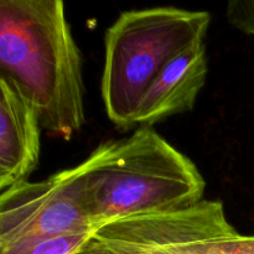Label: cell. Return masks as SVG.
I'll return each instance as SVG.
<instances>
[{
  "mask_svg": "<svg viewBox=\"0 0 254 254\" xmlns=\"http://www.w3.org/2000/svg\"><path fill=\"white\" fill-rule=\"evenodd\" d=\"M84 230L98 228L87 210L79 165L42 181L25 180L1 191L0 251Z\"/></svg>",
  "mask_w": 254,
  "mask_h": 254,
  "instance_id": "cell-5",
  "label": "cell"
},
{
  "mask_svg": "<svg viewBox=\"0 0 254 254\" xmlns=\"http://www.w3.org/2000/svg\"><path fill=\"white\" fill-rule=\"evenodd\" d=\"M225 254H254V236L236 235L218 243Z\"/></svg>",
  "mask_w": 254,
  "mask_h": 254,
  "instance_id": "cell-10",
  "label": "cell"
},
{
  "mask_svg": "<svg viewBox=\"0 0 254 254\" xmlns=\"http://www.w3.org/2000/svg\"><path fill=\"white\" fill-rule=\"evenodd\" d=\"M238 235L221 201L190 208L113 221L97 230L82 254H216V246Z\"/></svg>",
  "mask_w": 254,
  "mask_h": 254,
  "instance_id": "cell-4",
  "label": "cell"
},
{
  "mask_svg": "<svg viewBox=\"0 0 254 254\" xmlns=\"http://www.w3.org/2000/svg\"><path fill=\"white\" fill-rule=\"evenodd\" d=\"M210 24V12L174 6L122 12L104 37L101 91L109 121L133 126L151 82L176 55L205 44Z\"/></svg>",
  "mask_w": 254,
  "mask_h": 254,
  "instance_id": "cell-3",
  "label": "cell"
},
{
  "mask_svg": "<svg viewBox=\"0 0 254 254\" xmlns=\"http://www.w3.org/2000/svg\"><path fill=\"white\" fill-rule=\"evenodd\" d=\"M79 166L87 210L97 228L203 201L206 181L197 166L150 127L101 144Z\"/></svg>",
  "mask_w": 254,
  "mask_h": 254,
  "instance_id": "cell-2",
  "label": "cell"
},
{
  "mask_svg": "<svg viewBox=\"0 0 254 254\" xmlns=\"http://www.w3.org/2000/svg\"><path fill=\"white\" fill-rule=\"evenodd\" d=\"M207 74L205 44L176 55L143 94L134 124L150 127L174 114L191 111L205 86Z\"/></svg>",
  "mask_w": 254,
  "mask_h": 254,
  "instance_id": "cell-7",
  "label": "cell"
},
{
  "mask_svg": "<svg viewBox=\"0 0 254 254\" xmlns=\"http://www.w3.org/2000/svg\"><path fill=\"white\" fill-rule=\"evenodd\" d=\"M0 69L68 141L86 122L82 52L60 0L0 1Z\"/></svg>",
  "mask_w": 254,
  "mask_h": 254,
  "instance_id": "cell-1",
  "label": "cell"
},
{
  "mask_svg": "<svg viewBox=\"0 0 254 254\" xmlns=\"http://www.w3.org/2000/svg\"><path fill=\"white\" fill-rule=\"evenodd\" d=\"M97 230L50 236L20 247L0 251V254H81L91 243Z\"/></svg>",
  "mask_w": 254,
  "mask_h": 254,
  "instance_id": "cell-8",
  "label": "cell"
},
{
  "mask_svg": "<svg viewBox=\"0 0 254 254\" xmlns=\"http://www.w3.org/2000/svg\"><path fill=\"white\" fill-rule=\"evenodd\" d=\"M228 21L240 31L254 36V0H235L227 5Z\"/></svg>",
  "mask_w": 254,
  "mask_h": 254,
  "instance_id": "cell-9",
  "label": "cell"
},
{
  "mask_svg": "<svg viewBox=\"0 0 254 254\" xmlns=\"http://www.w3.org/2000/svg\"><path fill=\"white\" fill-rule=\"evenodd\" d=\"M41 122L31 102L0 76V190L27 180L40 160Z\"/></svg>",
  "mask_w": 254,
  "mask_h": 254,
  "instance_id": "cell-6",
  "label": "cell"
}]
</instances>
